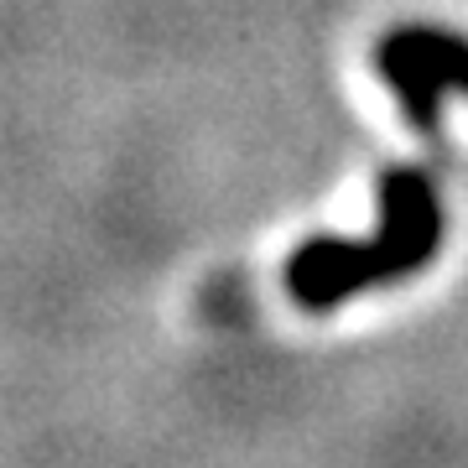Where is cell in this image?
I'll return each mask as SVG.
<instances>
[{
    "label": "cell",
    "instance_id": "1",
    "mask_svg": "<svg viewBox=\"0 0 468 468\" xmlns=\"http://www.w3.org/2000/svg\"><path fill=\"white\" fill-rule=\"evenodd\" d=\"M380 203H385L380 234H369V239H313L286 266V286L302 307H334L369 282H390V276L427 266V255L437 250V234H442L427 177L385 172Z\"/></svg>",
    "mask_w": 468,
    "mask_h": 468
},
{
    "label": "cell",
    "instance_id": "2",
    "mask_svg": "<svg viewBox=\"0 0 468 468\" xmlns=\"http://www.w3.org/2000/svg\"><path fill=\"white\" fill-rule=\"evenodd\" d=\"M380 73L401 94L406 115L427 131L437 115V94H452V89L468 94V42L448 32H427V27H401L385 37Z\"/></svg>",
    "mask_w": 468,
    "mask_h": 468
}]
</instances>
